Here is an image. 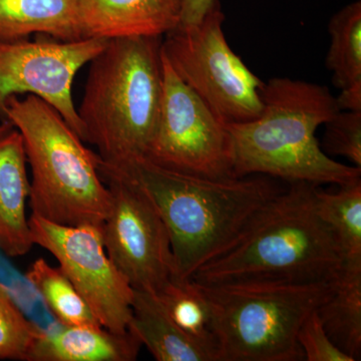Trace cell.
I'll return each instance as SVG.
<instances>
[{
	"instance_id": "obj_1",
	"label": "cell",
	"mask_w": 361,
	"mask_h": 361,
	"mask_svg": "<svg viewBox=\"0 0 361 361\" xmlns=\"http://www.w3.org/2000/svg\"><path fill=\"white\" fill-rule=\"evenodd\" d=\"M115 168L132 175L160 212L170 236L176 281L191 280L224 253L282 190L268 176L208 179L161 167L145 157Z\"/></svg>"
},
{
	"instance_id": "obj_2",
	"label": "cell",
	"mask_w": 361,
	"mask_h": 361,
	"mask_svg": "<svg viewBox=\"0 0 361 361\" xmlns=\"http://www.w3.org/2000/svg\"><path fill=\"white\" fill-rule=\"evenodd\" d=\"M261 97L257 118L227 125L235 177L263 175L288 184L338 187L361 180V169L330 158L316 137L318 128L339 111L329 87L275 78L263 82Z\"/></svg>"
},
{
	"instance_id": "obj_3",
	"label": "cell",
	"mask_w": 361,
	"mask_h": 361,
	"mask_svg": "<svg viewBox=\"0 0 361 361\" xmlns=\"http://www.w3.org/2000/svg\"><path fill=\"white\" fill-rule=\"evenodd\" d=\"M315 188L290 183L256 213L231 247L197 271L192 280L221 284L341 279L343 255L336 235L316 210Z\"/></svg>"
},
{
	"instance_id": "obj_4",
	"label": "cell",
	"mask_w": 361,
	"mask_h": 361,
	"mask_svg": "<svg viewBox=\"0 0 361 361\" xmlns=\"http://www.w3.org/2000/svg\"><path fill=\"white\" fill-rule=\"evenodd\" d=\"M163 37L108 40L90 63L78 115L103 163L123 167L146 156L163 92Z\"/></svg>"
},
{
	"instance_id": "obj_5",
	"label": "cell",
	"mask_w": 361,
	"mask_h": 361,
	"mask_svg": "<svg viewBox=\"0 0 361 361\" xmlns=\"http://www.w3.org/2000/svg\"><path fill=\"white\" fill-rule=\"evenodd\" d=\"M4 116L23 137L32 170V215L61 225H103L111 197L99 175L97 153L54 106L33 94L8 97Z\"/></svg>"
},
{
	"instance_id": "obj_6",
	"label": "cell",
	"mask_w": 361,
	"mask_h": 361,
	"mask_svg": "<svg viewBox=\"0 0 361 361\" xmlns=\"http://www.w3.org/2000/svg\"><path fill=\"white\" fill-rule=\"evenodd\" d=\"M339 280L197 282L210 307L218 361L304 360L299 329L331 296Z\"/></svg>"
},
{
	"instance_id": "obj_7",
	"label": "cell",
	"mask_w": 361,
	"mask_h": 361,
	"mask_svg": "<svg viewBox=\"0 0 361 361\" xmlns=\"http://www.w3.org/2000/svg\"><path fill=\"white\" fill-rule=\"evenodd\" d=\"M217 4L200 25L165 35L161 51L178 77L225 123L254 120L263 109V82L232 51Z\"/></svg>"
},
{
	"instance_id": "obj_8",
	"label": "cell",
	"mask_w": 361,
	"mask_h": 361,
	"mask_svg": "<svg viewBox=\"0 0 361 361\" xmlns=\"http://www.w3.org/2000/svg\"><path fill=\"white\" fill-rule=\"evenodd\" d=\"M99 172L110 190L111 210L102 225L104 249L135 290L157 293L174 277L170 236L160 212L137 180L103 163Z\"/></svg>"
},
{
	"instance_id": "obj_9",
	"label": "cell",
	"mask_w": 361,
	"mask_h": 361,
	"mask_svg": "<svg viewBox=\"0 0 361 361\" xmlns=\"http://www.w3.org/2000/svg\"><path fill=\"white\" fill-rule=\"evenodd\" d=\"M163 92L145 158L161 167L214 180L234 179L227 123L185 84L161 51Z\"/></svg>"
},
{
	"instance_id": "obj_10",
	"label": "cell",
	"mask_w": 361,
	"mask_h": 361,
	"mask_svg": "<svg viewBox=\"0 0 361 361\" xmlns=\"http://www.w3.org/2000/svg\"><path fill=\"white\" fill-rule=\"evenodd\" d=\"M28 225L33 243L59 261L99 324L113 334H127L134 289L109 258L102 225H61L32 214Z\"/></svg>"
},
{
	"instance_id": "obj_11",
	"label": "cell",
	"mask_w": 361,
	"mask_h": 361,
	"mask_svg": "<svg viewBox=\"0 0 361 361\" xmlns=\"http://www.w3.org/2000/svg\"><path fill=\"white\" fill-rule=\"evenodd\" d=\"M106 42L92 37L71 42L0 40V118L6 120L8 97L33 94L54 106L85 142L71 90L78 71L103 51Z\"/></svg>"
},
{
	"instance_id": "obj_12",
	"label": "cell",
	"mask_w": 361,
	"mask_h": 361,
	"mask_svg": "<svg viewBox=\"0 0 361 361\" xmlns=\"http://www.w3.org/2000/svg\"><path fill=\"white\" fill-rule=\"evenodd\" d=\"M182 0H78L84 39L165 37L179 26Z\"/></svg>"
},
{
	"instance_id": "obj_13",
	"label": "cell",
	"mask_w": 361,
	"mask_h": 361,
	"mask_svg": "<svg viewBox=\"0 0 361 361\" xmlns=\"http://www.w3.org/2000/svg\"><path fill=\"white\" fill-rule=\"evenodd\" d=\"M26 161L16 128L0 137V251L11 258L26 255L35 245L26 218L30 193Z\"/></svg>"
},
{
	"instance_id": "obj_14",
	"label": "cell",
	"mask_w": 361,
	"mask_h": 361,
	"mask_svg": "<svg viewBox=\"0 0 361 361\" xmlns=\"http://www.w3.org/2000/svg\"><path fill=\"white\" fill-rule=\"evenodd\" d=\"M128 331L158 361H217L212 349L194 341L171 319L155 293L134 289Z\"/></svg>"
},
{
	"instance_id": "obj_15",
	"label": "cell",
	"mask_w": 361,
	"mask_h": 361,
	"mask_svg": "<svg viewBox=\"0 0 361 361\" xmlns=\"http://www.w3.org/2000/svg\"><path fill=\"white\" fill-rule=\"evenodd\" d=\"M141 348L129 331L116 334L104 327H63L56 334L44 332L30 361H134Z\"/></svg>"
},
{
	"instance_id": "obj_16",
	"label": "cell",
	"mask_w": 361,
	"mask_h": 361,
	"mask_svg": "<svg viewBox=\"0 0 361 361\" xmlns=\"http://www.w3.org/2000/svg\"><path fill=\"white\" fill-rule=\"evenodd\" d=\"M33 33L63 42L84 39L78 0H0V40L23 39Z\"/></svg>"
},
{
	"instance_id": "obj_17",
	"label": "cell",
	"mask_w": 361,
	"mask_h": 361,
	"mask_svg": "<svg viewBox=\"0 0 361 361\" xmlns=\"http://www.w3.org/2000/svg\"><path fill=\"white\" fill-rule=\"evenodd\" d=\"M316 210L336 235L344 260L343 272L361 271V180L326 192L316 186Z\"/></svg>"
},
{
	"instance_id": "obj_18",
	"label": "cell",
	"mask_w": 361,
	"mask_h": 361,
	"mask_svg": "<svg viewBox=\"0 0 361 361\" xmlns=\"http://www.w3.org/2000/svg\"><path fill=\"white\" fill-rule=\"evenodd\" d=\"M332 342L353 361L361 355V271L343 272L336 290L317 308Z\"/></svg>"
},
{
	"instance_id": "obj_19",
	"label": "cell",
	"mask_w": 361,
	"mask_h": 361,
	"mask_svg": "<svg viewBox=\"0 0 361 361\" xmlns=\"http://www.w3.org/2000/svg\"><path fill=\"white\" fill-rule=\"evenodd\" d=\"M25 277L63 327H103L61 268L39 258L26 271Z\"/></svg>"
},
{
	"instance_id": "obj_20",
	"label": "cell",
	"mask_w": 361,
	"mask_h": 361,
	"mask_svg": "<svg viewBox=\"0 0 361 361\" xmlns=\"http://www.w3.org/2000/svg\"><path fill=\"white\" fill-rule=\"evenodd\" d=\"M330 47L326 68L334 84L346 90L361 85V4L355 1L339 11L329 25Z\"/></svg>"
},
{
	"instance_id": "obj_21",
	"label": "cell",
	"mask_w": 361,
	"mask_h": 361,
	"mask_svg": "<svg viewBox=\"0 0 361 361\" xmlns=\"http://www.w3.org/2000/svg\"><path fill=\"white\" fill-rule=\"evenodd\" d=\"M155 294L175 324L194 341L212 349L218 361L210 307L198 283L192 279L171 280Z\"/></svg>"
},
{
	"instance_id": "obj_22",
	"label": "cell",
	"mask_w": 361,
	"mask_h": 361,
	"mask_svg": "<svg viewBox=\"0 0 361 361\" xmlns=\"http://www.w3.org/2000/svg\"><path fill=\"white\" fill-rule=\"evenodd\" d=\"M44 334L0 283V360L30 361L35 343Z\"/></svg>"
},
{
	"instance_id": "obj_23",
	"label": "cell",
	"mask_w": 361,
	"mask_h": 361,
	"mask_svg": "<svg viewBox=\"0 0 361 361\" xmlns=\"http://www.w3.org/2000/svg\"><path fill=\"white\" fill-rule=\"evenodd\" d=\"M324 125V149L361 169V111H338Z\"/></svg>"
},
{
	"instance_id": "obj_24",
	"label": "cell",
	"mask_w": 361,
	"mask_h": 361,
	"mask_svg": "<svg viewBox=\"0 0 361 361\" xmlns=\"http://www.w3.org/2000/svg\"><path fill=\"white\" fill-rule=\"evenodd\" d=\"M297 341L302 350L304 360L353 361L330 339L323 327L317 310L312 311L304 320L299 329Z\"/></svg>"
},
{
	"instance_id": "obj_25",
	"label": "cell",
	"mask_w": 361,
	"mask_h": 361,
	"mask_svg": "<svg viewBox=\"0 0 361 361\" xmlns=\"http://www.w3.org/2000/svg\"><path fill=\"white\" fill-rule=\"evenodd\" d=\"M219 2V0H182L180 23L177 28L200 25L209 11Z\"/></svg>"
},
{
	"instance_id": "obj_26",
	"label": "cell",
	"mask_w": 361,
	"mask_h": 361,
	"mask_svg": "<svg viewBox=\"0 0 361 361\" xmlns=\"http://www.w3.org/2000/svg\"><path fill=\"white\" fill-rule=\"evenodd\" d=\"M336 103L339 111H361V85L342 90Z\"/></svg>"
},
{
	"instance_id": "obj_27",
	"label": "cell",
	"mask_w": 361,
	"mask_h": 361,
	"mask_svg": "<svg viewBox=\"0 0 361 361\" xmlns=\"http://www.w3.org/2000/svg\"><path fill=\"white\" fill-rule=\"evenodd\" d=\"M13 129L14 127L13 123L8 122L7 120H4V122L0 123V137L7 134V133L11 132V130Z\"/></svg>"
}]
</instances>
